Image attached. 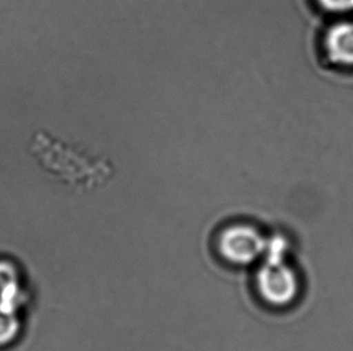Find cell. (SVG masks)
<instances>
[{
	"mask_svg": "<svg viewBox=\"0 0 353 351\" xmlns=\"http://www.w3.org/2000/svg\"><path fill=\"white\" fill-rule=\"evenodd\" d=\"M19 296V286L12 268L5 264H0V306L14 309Z\"/></svg>",
	"mask_w": 353,
	"mask_h": 351,
	"instance_id": "4",
	"label": "cell"
},
{
	"mask_svg": "<svg viewBox=\"0 0 353 351\" xmlns=\"http://www.w3.org/2000/svg\"><path fill=\"white\" fill-rule=\"evenodd\" d=\"M19 331V319L14 309L0 306V345L12 342Z\"/></svg>",
	"mask_w": 353,
	"mask_h": 351,
	"instance_id": "5",
	"label": "cell"
},
{
	"mask_svg": "<svg viewBox=\"0 0 353 351\" xmlns=\"http://www.w3.org/2000/svg\"><path fill=\"white\" fill-rule=\"evenodd\" d=\"M325 50L330 62L353 67V22L333 24L325 35Z\"/></svg>",
	"mask_w": 353,
	"mask_h": 351,
	"instance_id": "2",
	"label": "cell"
},
{
	"mask_svg": "<svg viewBox=\"0 0 353 351\" xmlns=\"http://www.w3.org/2000/svg\"><path fill=\"white\" fill-rule=\"evenodd\" d=\"M221 248L232 262H252L262 248V240L253 228L245 226L232 228L222 237Z\"/></svg>",
	"mask_w": 353,
	"mask_h": 351,
	"instance_id": "1",
	"label": "cell"
},
{
	"mask_svg": "<svg viewBox=\"0 0 353 351\" xmlns=\"http://www.w3.org/2000/svg\"><path fill=\"white\" fill-rule=\"evenodd\" d=\"M292 279L293 278L288 273V270H283V268L282 270L272 268V266H270L265 268L263 275H261V288L268 299L281 302L283 296L280 290V285L286 290L287 294L290 295L291 288H293Z\"/></svg>",
	"mask_w": 353,
	"mask_h": 351,
	"instance_id": "3",
	"label": "cell"
},
{
	"mask_svg": "<svg viewBox=\"0 0 353 351\" xmlns=\"http://www.w3.org/2000/svg\"><path fill=\"white\" fill-rule=\"evenodd\" d=\"M317 3L333 14H347L353 11V0H317Z\"/></svg>",
	"mask_w": 353,
	"mask_h": 351,
	"instance_id": "6",
	"label": "cell"
}]
</instances>
